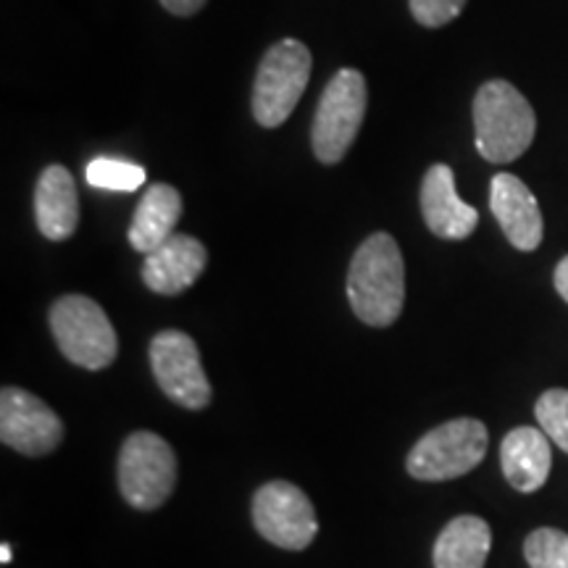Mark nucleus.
Here are the masks:
<instances>
[{"label":"nucleus","mask_w":568,"mask_h":568,"mask_svg":"<svg viewBox=\"0 0 568 568\" xmlns=\"http://www.w3.org/2000/svg\"><path fill=\"white\" fill-rule=\"evenodd\" d=\"M489 209L500 224L508 243L521 253H531L542 245L545 222L537 197L516 174L500 172L489 184Z\"/></svg>","instance_id":"9b49d317"},{"label":"nucleus","mask_w":568,"mask_h":568,"mask_svg":"<svg viewBox=\"0 0 568 568\" xmlns=\"http://www.w3.org/2000/svg\"><path fill=\"white\" fill-rule=\"evenodd\" d=\"M422 216L432 234L443 240H466L477 230L479 213L460 201L456 174L447 163H432L422 180Z\"/></svg>","instance_id":"f8f14e48"},{"label":"nucleus","mask_w":568,"mask_h":568,"mask_svg":"<svg viewBox=\"0 0 568 568\" xmlns=\"http://www.w3.org/2000/svg\"><path fill=\"white\" fill-rule=\"evenodd\" d=\"M0 439L21 456L40 458L63 443V424L38 395L9 385L0 393Z\"/></svg>","instance_id":"9d476101"},{"label":"nucleus","mask_w":568,"mask_h":568,"mask_svg":"<svg viewBox=\"0 0 568 568\" xmlns=\"http://www.w3.org/2000/svg\"><path fill=\"white\" fill-rule=\"evenodd\" d=\"M524 558L529 568H568V535L542 527L524 539Z\"/></svg>","instance_id":"6ab92c4d"},{"label":"nucleus","mask_w":568,"mask_h":568,"mask_svg":"<svg viewBox=\"0 0 568 568\" xmlns=\"http://www.w3.org/2000/svg\"><path fill=\"white\" fill-rule=\"evenodd\" d=\"M500 466L508 485L518 493H537L552 468L550 437L537 426H518L500 445Z\"/></svg>","instance_id":"2eb2a0df"},{"label":"nucleus","mask_w":568,"mask_h":568,"mask_svg":"<svg viewBox=\"0 0 568 568\" xmlns=\"http://www.w3.org/2000/svg\"><path fill=\"white\" fill-rule=\"evenodd\" d=\"M11 558H13L11 545H9V542H3V545H0V560H3V564H9Z\"/></svg>","instance_id":"b1692460"},{"label":"nucleus","mask_w":568,"mask_h":568,"mask_svg":"<svg viewBox=\"0 0 568 568\" xmlns=\"http://www.w3.org/2000/svg\"><path fill=\"white\" fill-rule=\"evenodd\" d=\"M468 0H408L410 17L426 30H439L460 17Z\"/></svg>","instance_id":"412c9836"},{"label":"nucleus","mask_w":568,"mask_h":568,"mask_svg":"<svg viewBox=\"0 0 568 568\" xmlns=\"http://www.w3.org/2000/svg\"><path fill=\"white\" fill-rule=\"evenodd\" d=\"M489 548H493V529L479 516H458L439 531L435 550V568H485Z\"/></svg>","instance_id":"f3484780"},{"label":"nucleus","mask_w":568,"mask_h":568,"mask_svg":"<svg viewBox=\"0 0 568 568\" xmlns=\"http://www.w3.org/2000/svg\"><path fill=\"white\" fill-rule=\"evenodd\" d=\"M182 219L180 190L166 182H155L140 197L130 226V245L138 253H153L176 234Z\"/></svg>","instance_id":"dca6fc26"},{"label":"nucleus","mask_w":568,"mask_h":568,"mask_svg":"<svg viewBox=\"0 0 568 568\" xmlns=\"http://www.w3.org/2000/svg\"><path fill=\"white\" fill-rule=\"evenodd\" d=\"M209 3V0H161V6L166 9L169 13H174V17H195L197 11L203 9V6Z\"/></svg>","instance_id":"4be33fe9"},{"label":"nucleus","mask_w":568,"mask_h":568,"mask_svg":"<svg viewBox=\"0 0 568 568\" xmlns=\"http://www.w3.org/2000/svg\"><path fill=\"white\" fill-rule=\"evenodd\" d=\"M209 264V251L190 234H174L161 247L145 255L142 282L155 295H180L201 280Z\"/></svg>","instance_id":"ddd939ff"},{"label":"nucleus","mask_w":568,"mask_h":568,"mask_svg":"<svg viewBox=\"0 0 568 568\" xmlns=\"http://www.w3.org/2000/svg\"><path fill=\"white\" fill-rule=\"evenodd\" d=\"M347 301L368 326H393L406 303V264L393 234L374 232L358 245L347 272Z\"/></svg>","instance_id":"f257e3e1"},{"label":"nucleus","mask_w":568,"mask_h":568,"mask_svg":"<svg viewBox=\"0 0 568 568\" xmlns=\"http://www.w3.org/2000/svg\"><path fill=\"white\" fill-rule=\"evenodd\" d=\"M51 332L63 358L88 372L111 366L119 337L105 311L88 295H63L51 305Z\"/></svg>","instance_id":"39448f33"},{"label":"nucleus","mask_w":568,"mask_h":568,"mask_svg":"<svg viewBox=\"0 0 568 568\" xmlns=\"http://www.w3.org/2000/svg\"><path fill=\"white\" fill-rule=\"evenodd\" d=\"M474 145L489 163H510L529 151L537 134L531 103L506 80H489L474 95Z\"/></svg>","instance_id":"f03ea898"},{"label":"nucleus","mask_w":568,"mask_h":568,"mask_svg":"<svg viewBox=\"0 0 568 568\" xmlns=\"http://www.w3.org/2000/svg\"><path fill=\"white\" fill-rule=\"evenodd\" d=\"M487 447L489 432L479 418H453L418 439L406 468L418 481L458 479L485 460Z\"/></svg>","instance_id":"423d86ee"},{"label":"nucleus","mask_w":568,"mask_h":568,"mask_svg":"<svg viewBox=\"0 0 568 568\" xmlns=\"http://www.w3.org/2000/svg\"><path fill=\"white\" fill-rule=\"evenodd\" d=\"M88 184L98 190H111V193H134L145 184L148 174L140 163L122 161V159H109V155H101V159H92L88 163Z\"/></svg>","instance_id":"a211bd4d"},{"label":"nucleus","mask_w":568,"mask_h":568,"mask_svg":"<svg viewBox=\"0 0 568 568\" xmlns=\"http://www.w3.org/2000/svg\"><path fill=\"white\" fill-rule=\"evenodd\" d=\"M552 282H556L558 295L568 303V255L556 266V274H552Z\"/></svg>","instance_id":"5701e85b"},{"label":"nucleus","mask_w":568,"mask_h":568,"mask_svg":"<svg viewBox=\"0 0 568 568\" xmlns=\"http://www.w3.org/2000/svg\"><path fill=\"white\" fill-rule=\"evenodd\" d=\"M253 527L276 548L305 550L318 535V518L301 487L293 481H268L253 495Z\"/></svg>","instance_id":"6e6552de"},{"label":"nucleus","mask_w":568,"mask_h":568,"mask_svg":"<svg viewBox=\"0 0 568 568\" xmlns=\"http://www.w3.org/2000/svg\"><path fill=\"white\" fill-rule=\"evenodd\" d=\"M34 222L42 237L63 243L77 232L80 224V195H77L74 176L61 163L42 169L38 187H34Z\"/></svg>","instance_id":"4468645a"},{"label":"nucleus","mask_w":568,"mask_h":568,"mask_svg":"<svg viewBox=\"0 0 568 568\" xmlns=\"http://www.w3.org/2000/svg\"><path fill=\"white\" fill-rule=\"evenodd\" d=\"M311 51L305 42L284 38L274 42L258 63L253 82V119L264 130H276L293 116L311 80Z\"/></svg>","instance_id":"7ed1b4c3"},{"label":"nucleus","mask_w":568,"mask_h":568,"mask_svg":"<svg viewBox=\"0 0 568 568\" xmlns=\"http://www.w3.org/2000/svg\"><path fill=\"white\" fill-rule=\"evenodd\" d=\"M368 109L366 77L358 69H339L316 105L311 145L324 166H335L353 148Z\"/></svg>","instance_id":"20e7f679"},{"label":"nucleus","mask_w":568,"mask_h":568,"mask_svg":"<svg viewBox=\"0 0 568 568\" xmlns=\"http://www.w3.org/2000/svg\"><path fill=\"white\" fill-rule=\"evenodd\" d=\"M151 368L163 395L187 410L211 403V382L203 372L195 339L180 329H163L151 339Z\"/></svg>","instance_id":"1a4fd4ad"},{"label":"nucleus","mask_w":568,"mask_h":568,"mask_svg":"<svg viewBox=\"0 0 568 568\" xmlns=\"http://www.w3.org/2000/svg\"><path fill=\"white\" fill-rule=\"evenodd\" d=\"M535 416L539 422V429L556 443L560 450L568 453V389H548L539 395Z\"/></svg>","instance_id":"aec40b11"},{"label":"nucleus","mask_w":568,"mask_h":568,"mask_svg":"<svg viewBox=\"0 0 568 568\" xmlns=\"http://www.w3.org/2000/svg\"><path fill=\"white\" fill-rule=\"evenodd\" d=\"M176 485V456L166 439L153 432H134L119 453V489L138 510H155Z\"/></svg>","instance_id":"0eeeda50"}]
</instances>
